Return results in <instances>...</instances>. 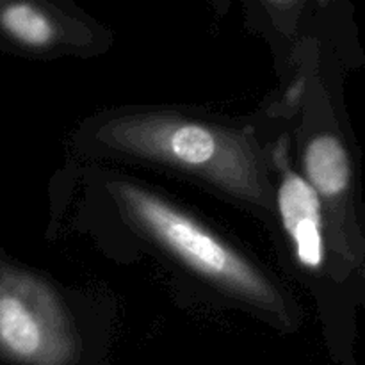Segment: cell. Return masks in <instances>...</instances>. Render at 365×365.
<instances>
[{"instance_id": "obj_2", "label": "cell", "mask_w": 365, "mask_h": 365, "mask_svg": "<svg viewBox=\"0 0 365 365\" xmlns=\"http://www.w3.org/2000/svg\"><path fill=\"white\" fill-rule=\"evenodd\" d=\"M106 187L128 230L168 262L278 330L299 327L282 282L203 217L134 178L116 177Z\"/></svg>"}, {"instance_id": "obj_1", "label": "cell", "mask_w": 365, "mask_h": 365, "mask_svg": "<svg viewBox=\"0 0 365 365\" xmlns=\"http://www.w3.org/2000/svg\"><path fill=\"white\" fill-rule=\"evenodd\" d=\"M77 146L180 175L274 227L271 160L252 128L170 107H123L89 118Z\"/></svg>"}, {"instance_id": "obj_5", "label": "cell", "mask_w": 365, "mask_h": 365, "mask_svg": "<svg viewBox=\"0 0 365 365\" xmlns=\"http://www.w3.org/2000/svg\"><path fill=\"white\" fill-rule=\"evenodd\" d=\"M273 170V216L287 242L296 271L321 280L330 271L331 245L323 203L287 159L285 138L269 157Z\"/></svg>"}, {"instance_id": "obj_3", "label": "cell", "mask_w": 365, "mask_h": 365, "mask_svg": "<svg viewBox=\"0 0 365 365\" xmlns=\"http://www.w3.org/2000/svg\"><path fill=\"white\" fill-rule=\"evenodd\" d=\"M82 341L73 314L34 271L0 266V356L13 365H77Z\"/></svg>"}, {"instance_id": "obj_4", "label": "cell", "mask_w": 365, "mask_h": 365, "mask_svg": "<svg viewBox=\"0 0 365 365\" xmlns=\"http://www.w3.org/2000/svg\"><path fill=\"white\" fill-rule=\"evenodd\" d=\"M299 164V173L323 203L331 252L348 262L362 259V246L355 241V235L362 241L355 221L356 173L346 139L337 128H310L302 141Z\"/></svg>"}, {"instance_id": "obj_6", "label": "cell", "mask_w": 365, "mask_h": 365, "mask_svg": "<svg viewBox=\"0 0 365 365\" xmlns=\"http://www.w3.org/2000/svg\"><path fill=\"white\" fill-rule=\"evenodd\" d=\"M93 29V24L56 4L34 0L0 4V32L31 57L50 59L93 52L98 41Z\"/></svg>"}]
</instances>
